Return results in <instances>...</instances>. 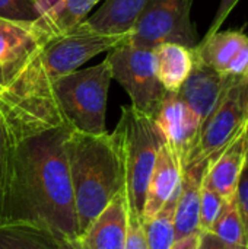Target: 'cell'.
<instances>
[{
	"label": "cell",
	"mask_w": 248,
	"mask_h": 249,
	"mask_svg": "<svg viewBox=\"0 0 248 249\" xmlns=\"http://www.w3.org/2000/svg\"><path fill=\"white\" fill-rule=\"evenodd\" d=\"M247 152L248 142L244 130L219 155L208 160L205 181L215 188L225 203L235 198L240 177L246 166Z\"/></svg>",
	"instance_id": "9a60e30c"
},
{
	"label": "cell",
	"mask_w": 248,
	"mask_h": 249,
	"mask_svg": "<svg viewBox=\"0 0 248 249\" xmlns=\"http://www.w3.org/2000/svg\"><path fill=\"white\" fill-rule=\"evenodd\" d=\"M124 249H149L142 220L137 217H133L132 214H129L127 236H126Z\"/></svg>",
	"instance_id": "484cf974"
},
{
	"label": "cell",
	"mask_w": 248,
	"mask_h": 249,
	"mask_svg": "<svg viewBox=\"0 0 248 249\" xmlns=\"http://www.w3.org/2000/svg\"><path fill=\"white\" fill-rule=\"evenodd\" d=\"M246 163H247V166H248V152H247V159H246Z\"/></svg>",
	"instance_id": "d6a6232c"
},
{
	"label": "cell",
	"mask_w": 248,
	"mask_h": 249,
	"mask_svg": "<svg viewBox=\"0 0 248 249\" xmlns=\"http://www.w3.org/2000/svg\"><path fill=\"white\" fill-rule=\"evenodd\" d=\"M229 249H248L244 226L237 209L235 198L224 203L222 212L210 231Z\"/></svg>",
	"instance_id": "7402d4cb"
},
{
	"label": "cell",
	"mask_w": 248,
	"mask_h": 249,
	"mask_svg": "<svg viewBox=\"0 0 248 249\" xmlns=\"http://www.w3.org/2000/svg\"><path fill=\"white\" fill-rule=\"evenodd\" d=\"M181 187V185H180ZM180 188L171 196L165 206L149 220L142 222L149 249H171L175 242L174 214Z\"/></svg>",
	"instance_id": "44dd1931"
},
{
	"label": "cell",
	"mask_w": 248,
	"mask_h": 249,
	"mask_svg": "<svg viewBox=\"0 0 248 249\" xmlns=\"http://www.w3.org/2000/svg\"><path fill=\"white\" fill-rule=\"evenodd\" d=\"M79 238L123 188L118 153L111 133L85 134L70 130L66 139Z\"/></svg>",
	"instance_id": "3957f363"
},
{
	"label": "cell",
	"mask_w": 248,
	"mask_h": 249,
	"mask_svg": "<svg viewBox=\"0 0 248 249\" xmlns=\"http://www.w3.org/2000/svg\"><path fill=\"white\" fill-rule=\"evenodd\" d=\"M248 76L237 77L225 90L218 105L203 121L197 146L189 163L210 160L232 143L247 127Z\"/></svg>",
	"instance_id": "ba28073f"
},
{
	"label": "cell",
	"mask_w": 248,
	"mask_h": 249,
	"mask_svg": "<svg viewBox=\"0 0 248 249\" xmlns=\"http://www.w3.org/2000/svg\"><path fill=\"white\" fill-rule=\"evenodd\" d=\"M152 120L184 168L197 146L202 128L199 117L177 93L167 92Z\"/></svg>",
	"instance_id": "30bf717a"
},
{
	"label": "cell",
	"mask_w": 248,
	"mask_h": 249,
	"mask_svg": "<svg viewBox=\"0 0 248 249\" xmlns=\"http://www.w3.org/2000/svg\"><path fill=\"white\" fill-rule=\"evenodd\" d=\"M183 166L172 149L164 142L148 182L142 222L152 219L181 185Z\"/></svg>",
	"instance_id": "5bb4252c"
},
{
	"label": "cell",
	"mask_w": 248,
	"mask_h": 249,
	"mask_svg": "<svg viewBox=\"0 0 248 249\" xmlns=\"http://www.w3.org/2000/svg\"><path fill=\"white\" fill-rule=\"evenodd\" d=\"M113 76L108 60L77 69L57 79L51 88L53 102L75 131L85 134H104L108 89Z\"/></svg>",
	"instance_id": "5b68a950"
},
{
	"label": "cell",
	"mask_w": 248,
	"mask_h": 249,
	"mask_svg": "<svg viewBox=\"0 0 248 249\" xmlns=\"http://www.w3.org/2000/svg\"><path fill=\"white\" fill-rule=\"evenodd\" d=\"M0 249H72V242L29 222L0 223Z\"/></svg>",
	"instance_id": "d6986e66"
},
{
	"label": "cell",
	"mask_w": 248,
	"mask_h": 249,
	"mask_svg": "<svg viewBox=\"0 0 248 249\" xmlns=\"http://www.w3.org/2000/svg\"><path fill=\"white\" fill-rule=\"evenodd\" d=\"M193 0H148L124 42L153 48L177 42L194 48L196 29L191 22Z\"/></svg>",
	"instance_id": "52a82bcc"
},
{
	"label": "cell",
	"mask_w": 248,
	"mask_h": 249,
	"mask_svg": "<svg viewBox=\"0 0 248 249\" xmlns=\"http://www.w3.org/2000/svg\"><path fill=\"white\" fill-rule=\"evenodd\" d=\"M129 207L121 188L107 207L82 232L79 241L86 249H124Z\"/></svg>",
	"instance_id": "4fadbf2b"
},
{
	"label": "cell",
	"mask_w": 248,
	"mask_h": 249,
	"mask_svg": "<svg viewBox=\"0 0 248 249\" xmlns=\"http://www.w3.org/2000/svg\"><path fill=\"white\" fill-rule=\"evenodd\" d=\"M208 168V160L191 162L183 168L181 187L177 198L174 228L175 241L189 235L200 232L199 210H200V190L203 177Z\"/></svg>",
	"instance_id": "2e32d148"
},
{
	"label": "cell",
	"mask_w": 248,
	"mask_h": 249,
	"mask_svg": "<svg viewBox=\"0 0 248 249\" xmlns=\"http://www.w3.org/2000/svg\"><path fill=\"white\" fill-rule=\"evenodd\" d=\"M45 1H51V3H54L56 0H45Z\"/></svg>",
	"instance_id": "836d02e7"
},
{
	"label": "cell",
	"mask_w": 248,
	"mask_h": 249,
	"mask_svg": "<svg viewBox=\"0 0 248 249\" xmlns=\"http://www.w3.org/2000/svg\"><path fill=\"white\" fill-rule=\"evenodd\" d=\"M197 249H229L212 232H200Z\"/></svg>",
	"instance_id": "f1b7e54d"
},
{
	"label": "cell",
	"mask_w": 248,
	"mask_h": 249,
	"mask_svg": "<svg viewBox=\"0 0 248 249\" xmlns=\"http://www.w3.org/2000/svg\"><path fill=\"white\" fill-rule=\"evenodd\" d=\"M199 236H200V232L193 233V235H189V236L181 238V239H177L174 242V245L171 247V249H197Z\"/></svg>",
	"instance_id": "f546056e"
},
{
	"label": "cell",
	"mask_w": 248,
	"mask_h": 249,
	"mask_svg": "<svg viewBox=\"0 0 248 249\" xmlns=\"http://www.w3.org/2000/svg\"><path fill=\"white\" fill-rule=\"evenodd\" d=\"M10 139L6 133V128L3 123L0 121V198L6 181V172H7V162H9V153H10Z\"/></svg>",
	"instance_id": "4316f807"
},
{
	"label": "cell",
	"mask_w": 248,
	"mask_h": 249,
	"mask_svg": "<svg viewBox=\"0 0 248 249\" xmlns=\"http://www.w3.org/2000/svg\"><path fill=\"white\" fill-rule=\"evenodd\" d=\"M222 197L215 191L212 185L205 181L202 182L200 190V210H199V229L200 232H210L216 219L219 217L224 207Z\"/></svg>",
	"instance_id": "cb8c5ba5"
},
{
	"label": "cell",
	"mask_w": 248,
	"mask_h": 249,
	"mask_svg": "<svg viewBox=\"0 0 248 249\" xmlns=\"http://www.w3.org/2000/svg\"><path fill=\"white\" fill-rule=\"evenodd\" d=\"M148 0H104L79 28L105 35H127Z\"/></svg>",
	"instance_id": "e0dca14e"
},
{
	"label": "cell",
	"mask_w": 248,
	"mask_h": 249,
	"mask_svg": "<svg viewBox=\"0 0 248 249\" xmlns=\"http://www.w3.org/2000/svg\"><path fill=\"white\" fill-rule=\"evenodd\" d=\"M152 50L159 83L167 92L178 93L194 64L193 48L177 42H162Z\"/></svg>",
	"instance_id": "ac0fdd59"
},
{
	"label": "cell",
	"mask_w": 248,
	"mask_h": 249,
	"mask_svg": "<svg viewBox=\"0 0 248 249\" xmlns=\"http://www.w3.org/2000/svg\"><path fill=\"white\" fill-rule=\"evenodd\" d=\"M240 0H221L219 6H218V10H216V15H215V19L209 28V31L206 32V35H212L218 31H221V26L224 25V22L227 20V18L231 15V12L234 10V7L238 4Z\"/></svg>",
	"instance_id": "83f0119b"
},
{
	"label": "cell",
	"mask_w": 248,
	"mask_h": 249,
	"mask_svg": "<svg viewBox=\"0 0 248 249\" xmlns=\"http://www.w3.org/2000/svg\"><path fill=\"white\" fill-rule=\"evenodd\" d=\"M235 203H237V209L244 226V232H246V238H247L248 244V166L246 163L241 177H240V182L237 187V194H235Z\"/></svg>",
	"instance_id": "d4e9b609"
},
{
	"label": "cell",
	"mask_w": 248,
	"mask_h": 249,
	"mask_svg": "<svg viewBox=\"0 0 248 249\" xmlns=\"http://www.w3.org/2000/svg\"><path fill=\"white\" fill-rule=\"evenodd\" d=\"M111 136L120 159L129 214L142 220L148 182L164 139L152 117L132 105L121 108V117Z\"/></svg>",
	"instance_id": "277c9868"
},
{
	"label": "cell",
	"mask_w": 248,
	"mask_h": 249,
	"mask_svg": "<svg viewBox=\"0 0 248 249\" xmlns=\"http://www.w3.org/2000/svg\"><path fill=\"white\" fill-rule=\"evenodd\" d=\"M246 136H247V142H248V120H247V127H246Z\"/></svg>",
	"instance_id": "1f68e13d"
},
{
	"label": "cell",
	"mask_w": 248,
	"mask_h": 249,
	"mask_svg": "<svg viewBox=\"0 0 248 249\" xmlns=\"http://www.w3.org/2000/svg\"><path fill=\"white\" fill-rule=\"evenodd\" d=\"M113 80L127 92L132 107L153 117L167 90L162 88L155 71L153 50L127 42L118 44L107 57Z\"/></svg>",
	"instance_id": "8992f818"
},
{
	"label": "cell",
	"mask_w": 248,
	"mask_h": 249,
	"mask_svg": "<svg viewBox=\"0 0 248 249\" xmlns=\"http://www.w3.org/2000/svg\"><path fill=\"white\" fill-rule=\"evenodd\" d=\"M56 38L38 20L0 19V93L16 79L34 54Z\"/></svg>",
	"instance_id": "9c48e42d"
},
{
	"label": "cell",
	"mask_w": 248,
	"mask_h": 249,
	"mask_svg": "<svg viewBox=\"0 0 248 249\" xmlns=\"http://www.w3.org/2000/svg\"><path fill=\"white\" fill-rule=\"evenodd\" d=\"M101 0H56L38 19L54 36L75 31Z\"/></svg>",
	"instance_id": "ffe728a7"
},
{
	"label": "cell",
	"mask_w": 248,
	"mask_h": 249,
	"mask_svg": "<svg viewBox=\"0 0 248 249\" xmlns=\"http://www.w3.org/2000/svg\"><path fill=\"white\" fill-rule=\"evenodd\" d=\"M235 79L237 77L224 76L194 58L193 69L177 95L189 105L203 124Z\"/></svg>",
	"instance_id": "7c38bea8"
},
{
	"label": "cell",
	"mask_w": 248,
	"mask_h": 249,
	"mask_svg": "<svg viewBox=\"0 0 248 249\" xmlns=\"http://www.w3.org/2000/svg\"><path fill=\"white\" fill-rule=\"evenodd\" d=\"M47 7L41 0H0V19L13 22H35Z\"/></svg>",
	"instance_id": "603a6c76"
},
{
	"label": "cell",
	"mask_w": 248,
	"mask_h": 249,
	"mask_svg": "<svg viewBox=\"0 0 248 249\" xmlns=\"http://www.w3.org/2000/svg\"><path fill=\"white\" fill-rule=\"evenodd\" d=\"M194 58L229 77L248 76V35L241 31H218L197 42Z\"/></svg>",
	"instance_id": "8fae6325"
},
{
	"label": "cell",
	"mask_w": 248,
	"mask_h": 249,
	"mask_svg": "<svg viewBox=\"0 0 248 249\" xmlns=\"http://www.w3.org/2000/svg\"><path fill=\"white\" fill-rule=\"evenodd\" d=\"M126 38L127 35H105L77 26L38 50L0 93V121L10 143L41 130L67 125L51 98L54 82L80 69L95 55L111 51Z\"/></svg>",
	"instance_id": "7a4b0ae2"
},
{
	"label": "cell",
	"mask_w": 248,
	"mask_h": 249,
	"mask_svg": "<svg viewBox=\"0 0 248 249\" xmlns=\"http://www.w3.org/2000/svg\"><path fill=\"white\" fill-rule=\"evenodd\" d=\"M70 130L69 125H58L12 143L0 198V223L29 222L67 242L79 239L66 155Z\"/></svg>",
	"instance_id": "6da1fadb"
},
{
	"label": "cell",
	"mask_w": 248,
	"mask_h": 249,
	"mask_svg": "<svg viewBox=\"0 0 248 249\" xmlns=\"http://www.w3.org/2000/svg\"><path fill=\"white\" fill-rule=\"evenodd\" d=\"M72 249H86V248H85V245H83L79 239H76V241H73V242H72Z\"/></svg>",
	"instance_id": "4dcf8cb0"
}]
</instances>
